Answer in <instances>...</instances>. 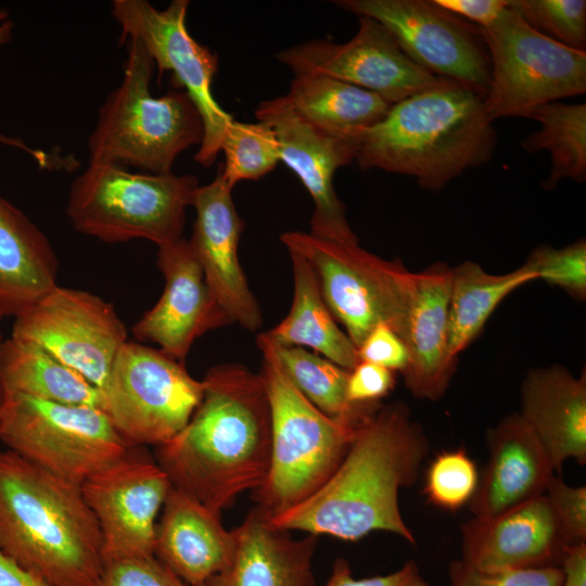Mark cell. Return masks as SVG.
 I'll use <instances>...</instances> for the list:
<instances>
[{"label":"cell","instance_id":"37","mask_svg":"<svg viewBox=\"0 0 586 586\" xmlns=\"http://www.w3.org/2000/svg\"><path fill=\"white\" fill-rule=\"evenodd\" d=\"M447 586H561L563 571L559 565L485 572L463 562H450Z\"/></svg>","mask_w":586,"mask_h":586},{"label":"cell","instance_id":"16","mask_svg":"<svg viewBox=\"0 0 586 586\" xmlns=\"http://www.w3.org/2000/svg\"><path fill=\"white\" fill-rule=\"evenodd\" d=\"M359 17L356 35L345 43L314 39L277 54L294 76L321 75L373 92L394 104L432 85L438 76L412 61L378 21Z\"/></svg>","mask_w":586,"mask_h":586},{"label":"cell","instance_id":"33","mask_svg":"<svg viewBox=\"0 0 586 586\" xmlns=\"http://www.w3.org/2000/svg\"><path fill=\"white\" fill-rule=\"evenodd\" d=\"M220 152L225 154V164L219 174L231 189L239 181L260 179L280 162L276 133L259 120L233 119L225 132Z\"/></svg>","mask_w":586,"mask_h":586},{"label":"cell","instance_id":"41","mask_svg":"<svg viewBox=\"0 0 586 586\" xmlns=\"http://www.w3.org/2000/svg\"><path fill=\"white\" fill-rule=\"evenodd\" d=\"M395 372L375 364L359 361L349 371L346 395L353 404H375L395 386Z\"/></svg>","mask_w":586,"mask_h":586},{"label":"cell","instance_id":"24","mask_svg":"<svg viewBox=\"0 0 586 586\" xmlns=\"http://www.w3.org/2000/svg\"><path fill=\"white\" fill-rule=\"evenodd\" d=\"M522 420L534 433L555 471L573 459L586 462V374L564 366L534 368L521 383Z\"/></svg>","mask_w":586,"mask_h":586},{"label":"cell","instance_id":"48","mask_svg":"<svg viewBox=\"0 0 586 586\" xmlns=\"http://www.w3.org/2000/svg\"><path fill=\"white\" fill-rule=\"evenodd\" d=\"M2 318H4V317L0 314V322H1ZM1 342H2V340H1V335H0V344H1ZM4 396H5V390L3 387V384H2V381H1V378H0V409H1L2 403L4 400Z\"/></svg>","mask_w":586,"mask_h":586},{"label":"cell","instance_id":"29","mask_svg":"<svg viewBox=\"0 0 586 586\" xmlns=\"http://www.w3.org/2000/svg\"><path fill=\"white\" fill-rule=\"evenodd\" d=\"M0 378L7 392L100 408L101 391L41 346L10 336L0 344Z\"/></svg>","mask_w":586,"mask_h":586},{"label":"cell","instance_id":"32","mask_svg":"<svg viewBox=\"0 0 586 586\" xmlns=\"http://www.w3.org/2000/svg\"><path fill=\"white\" fill-rule=\"evenodd\" d=\"M258 335L293 385L329 417L358 424L381 406V403L353 404L347 399L348 370L303 347L278 345L264 333Z\"/></svg>","mask_w":586,"mask_h":586},{"label":"cell","instance_id":"40","mask_svg":"<svg viewBox=\"0 0 586 586\" xmlns=\"http://www.w3.org/2000/svg\"><path fill=\"white\" fill-rule=\"evenodd\" d=\"M359 361L379 365L392 371H403L408 364V351L403 339L390 327H375L357 347Z\"/></svg>","mask_w":586,"mask_h":586},{"label":"cell","instance_id":"20","mask_svg":"<svg viewBox=\"0 0 586 586\" xmlns=\"http://www.w3.org/2000/svg\"><path fill=\"white\" fill-rule=\"evenodd\" d=\"M461 560L485 571L561 566L566 545L546 495L460 528Z\"/></svg>","mask_w":586,"mask_h":586},{"label":"cell","instance_id":"5","mask_svg":"<svg viewBox=\"0 0 586 586\" xmlns=\"http://www.w3.org/2000/svg\"><path fill=\"white\" fill-rule=\"evenodd\" d=\"M126 42L123 79L100 106L88 139L89 162L169 174L180 153L201 144L202 117L183 90L153 97L154 62L138 39Z\"/></svg>","mask_w":586,"mask_h":586},{"label":"cell","instance_id":"25","mask_svg":"<svg viewBox=\"0 0 586 586\" xmlns=\"http://www.w3.org/2000/svg\"><path fill=\"white\" fill-rule=\"evenodd\" d=\"M233 533L235 547L229 564L204 586H315L318 536L295 539L256 506Z\"/></svg>","mask_w":586,"mask_h":586},{"label":"cell","instance_id":"28","mask_svg":"<svg viewBox=\"0 0 586 586\" xmlns=\"http://www.w3.org/2000/svg\"><path fill=\"white\" fill-rule=\"evenodd\" d=\"M537 277L525 264L501 275L485 271L466 260L451 267L448 304L447 356L457 366L458 356L481 334L498 305L514 290Z\"/></svg>","mask_w":586,"mask_h":586},{"label":"cell","instance_id":"23","mask_svg":"<svg viewBox=\"0 0 586 586\" xmlns=\"http://www.w3.org/2000/svg\"><path fill=\"white\" fill-rule=\"evenodd\" d=\"M451 267L438 262L416 272V290L403 341L405 385L418 399L435 402L449 386L456 365L447 356Z\"/></svg>","mask_w":586,"mask_h":586},{"label":"cell","instance_id":"10","mask_svg":"<svg viewBox=\"0 0 586 586\" xmlns=\"http://www.w3.org/2000/svg\"><path fill=\"white\" fill-rule=\"evenodd\" d=\"M203 388L184 362L127 341L101 390L100 409L130 447H157L187 425Z\"/></svg>","mask_w":586,"mask_h":586},{"label":"cell","instance_id":"3","mask_svg":"<svg viewBox=\"0 0 586 586\" xmlns=\"http://www.w3.org/2000/svg\"><path fill=\"white\" fill-rule=\"evenodd\" d=\"M484 97L448 78L391 105L374 125L346 133L361 169L413 177L441 190L468 169L488 163L497 132Z\"/></svg>","mask_w":586,"mask_h":586},{"label":"cell","instance_id":"7","mask_svg":"<svg viewBox=\"0 0 586 586\" xmlns=\"http://www.w3.org/2000/svg\"><path fill=\"white\" fill-rule=\"evenodd\" d=\"M198 188L192 175L131 173L89 162L71 186L66 215L78 232L100 241L143 239L161 246L182 238Z\"/></svg>","mask_w":586,"mask_h":586},{"label":"cell","instance_id":"15","mask_svg":"<svg viewBox=\"0 0 586 586\" xmlns=\"http://www.w3.org/2000/svg\"><path fill=\"white\" fill-rule=\"evenodd\" d=\"M171 486L144 447H130L80 485L101 531L104 564L154 556L156 518Z\"/></svg>","mask_w":586,"mask_h":586},{"label":"cell","instance_id":"44","mask_svg":"<svg viewBox=\"0 0 586 586\" xmlns=\"http://www.w3.org/2000/svg\"><path fill=\"white\" fill-rule=\"evenodd\" d=\"M561 569V586H586V544L566 547Z\"/></svg>","mask_w":586,"mask_h":586},{"label":"cell","instance_id":"21","mask_svg":"<svg viewBox=\"0 0 586 586\" xmlns=\"http://www.w3.org/2000/svg\"><path fill=\"white\" fill-rule=\"evenodd\" d=\"M488 460L469 507L473 517L504 512L545 494L555 469L518 412L487 432Z\"/></svg>","mask_w":586,"mask_h":586},{"label":"cell","instance_id":"2","mask_svg":"<svg viewBox=\"0 0 586 586\" xmlns=\"http://www.w3.org/2000/svg\"><path fill=\"white\" fill-rule=\"evenodd\" d=\"M429 453L422 426L403 402L382 405L357 426L331 477L309 498L270 519L282 530L356 542L375 531L416 537L399 508Z\"/></svg>","mask_w":586,"mask_h":586},{"label":"cell","instance_id":"47","mask_svg":"<svg viewBox=\"0 0 586 586\" xmlns=\"http://www.w3.org/2000/svg\"><path fill=\"white\" fill-rule=\"evenodd\" d=\"M14 22L5 9H0V47L10 42L13 37Z\"/></svg>","mask_w":586,"mask_h":586},{"label":"cell","instance_id":"8","mask_svg":"<svg viewBox=\"0 0 586 586\" xmlns=\"http://www.w3.org/2000/svg\"><path fill=\"white\" fill-rule=\"evenodd\" d=\"M289 252L314 269L323 300L358 347L378 326L402 339L416 290V272L399 258L386 260L358 244L322 239L302 231L280 235Z\"/></svg>","mask_w":586,"mask_h":586},{"label":"cell","instance_id":"27","mask_svg":"<svg viewBox=\"0 0 586 586\" xmlns=\"http://www.w3.org/2000/svg\"><path fill=\"white\" fill-rule=\"evenodd\" d=\"M292 260L294 293L289 314L264 334L282 346H307L351 371L359 362L357 347L337 326L321 294L313 267L298 254Z\"/></svg>","mask_w":586,"mask_h":586},{"label":"cell","instance_id":"36","mask_svg":"<svg viewBox=\"0 0 586 586\" xmlns=\"http://www.w3.org/2000/svg\"><path fill=\"white\" fill-rule=\"evenodd\" d=\"M525 265L542 279L556 285L573 298L586 300V241L556 249L540 245L528 255Z\"/></svg>","mask_w":586,"mask_h":586},{"label":"cell","instance_id":"9","mask_svg":"<svg viewBox=\"0 0 586 586\" xmlns=\"http://www.w3.org/2000/svg\"><path fill=\"white\" fill-rule=\"evenodd\" d=\"M0 441L24 459L78 486L130 448L98 407L7 391L0 409Z\"/></svg>","mask_w":586,"mask_h":586},{"label":"cell","instance_id":"38","mask_svg":"<svg viewBox=\"0 0 586 586\" xmlns=\"http://www.w3.org/2000/svg\"><path fill=\"white\" fill-rule=\"evenodd\" d=\"M545 495L566 547L586 544V486H571L555 474Z\"/></svg>","mask_w":586,"mask_h":586},{"label":"cell","instance_id":"39","mask_svg":"<svg viewBox=\"0 0 586 586\" xmlns=\"http://www.w3.org/2000/svg\"><path fill=\"white\" fill-rule=\"evenodd\" d=\"M99 586H191L155 556L111 561L104 564Z\"/></svg>","mask_w":586,"mask_h":586},{"label":"cell","instance_id":"22","mask_svg":"<svg viewBox=\"0 0 586 586\" xmlns=\"http://www.w3.org/2000/svg\"><path fill=\"white\" fill-rule=\"evenodd\" d=\"M156 524L154 556L191 586H204L230 562L233 530L219 513L171 486Z\"/></svg>","mask_w":586,"mask_h":586},{"label":"cell","instance_id":"14","mask_svg":"<svg viewBox=\"0 0 586 586\" xmlns=\"http://www.w3.org/2000/svg\"><path fill=\"white\" fill-rule=\"evenodd\" d=\"M11 336L41 346L100 391L128 341L111 303L58 284L14 317Z\"/></svg>","mask_w":586,"mask_h":586},{"label":"cell","instance_id":"19","mask_svg":"<svg viewBox=\"0 0 586 586\" xmlns=\"http://www.w3.org/2000/svg\"><path fill=\"white\" fill-rule=\"evenodd\" d=\"M231 192L220 174L208 184L199 186L191 205L195 220L188 241L208 288L231 322L256 331L263 317L239 262L238 246L244 221L235 209Z\"/></svg>","mask_w":586,"mask_h":586},{"label":"cell","instance_id":"26","mask_svg":"<svg viewBox=\"0 0 586 586\" xmlns=\"http://www.w3.org/2000/svg\"><path fill=\"white\" fill-rule=\"evenodd\" d=\"M59 262L44 233L0 194V314L13 316L56 283Z\"/></svg>","mask_w":586,"mask_h":586},{"label":"cell","instance_id":"46","mask_svg":"<svg viewBox=\"0 0 586 586\" xmlns=\"http://www.w3.org/2000/svg\"><path fill=\"white\" fill-rule=\"evenodd\" d=\"M0 144L21 150L33 157L41 168L52 169L60 168L63 164L62 157H55L42 150L28 145L25 141L17 137L8 136L0 132Z\"/></svg>","mask_w":586,"mask_h":586},{"label":"cell","instance_id":"43","mask_svg":"<svg viewBox=\"0 0 586 586\" xmlns=\"http://www.w3.org/2000/svg\"><path fill=\"white\" fill-rule=\"evenodd\" d=\"M433 2L480 28L491 26L509 4V0H433Z\"/></svg>","mask_w":586,"mask_h":586},{"label":"cell","instance_id":"17","mask_svg":"<svg viewBox=\"0 0 586 586\" xmlns=\"http://www.w3.org/2000/svg\"><path fill=\"white\" fill-rule=\"evenodd\" d=\"M255 116L273 129L280 162L291 168L313 199L315 208L309 233L358 244V238L347 221L345 205L333 187L335 171L355 161L349 136L346 132L327 131L308 123L283 95L263 101Z\"/></svg>","mask_w":586,"mask_h":586},{"label":"cell","instance_id":"34","mask_svg":"<svg viewBox=\"0 0 586 586\" xmlns=\"http://www.w3.org/2000/svg\"><path fill=\"white\" fill-rule=\"evenodd\" d=\"M479 479L476 466L464 449L443 450L428 467L423 494L433 506L455 511L470 504Z\"/></svg>","mask_w":586,"mask_h":586},{"label":"cell","instance_id":"1","mask_svg":"<svg viewBox=\"0 0 586 586\" xmlns=\"http://www.w3.org/2000/svg\"><path fill=\"white\" fill-rule=\"evenodd\" d=\"M187 425L156 447L174 487L221 514L268 473L271 413L262 373L241 364L211 368Z\"/></svg>","mask_w":586,"mask_h":586},{"label":"cell","instance_id":"12","mask_svg":"<svg viewBox=\"0 0 586 586\" xmlns=\"http://www.w3.org/2000/svg\"><path fill=\"white\" fill-rule=\"evenodd\" d=\"M188 8V0H173L164 10L146 0H114L112 15L120 26L119 41L138 39L151 55L158 77L171 72L176 88L182 89L194 103L204 128L194 160L207 167L219 154L233 117L213 95L218 59L190 35L186 26Z\"/></svg>","mask_w":586,"mask_h":586},{"label":"cell","instance_id":"31","mask_svg":"<svg viewBox=\"0 0 586 586\" xmlns=\"http://www.w3.org/2000/svg\"><path fill=\"white\" fill-rule=\"evenodd\" d=\"M524 118L540 123V129L521 141V148L530 153L547 150L551 155V168L543 182L546 190L570 178L578 183L586 179V104L547 102L528 112Z\"/></svg>","mask_w":586,"mask_h":586},{"label":"cell","instance_id":"35","mask_svg":"<svg viewBox=\"0 0 586 586\" xmlns=\"http://www.w3.org/2000/svg\"><path fill=\"white\" fill-rule=\"evenodd\" d=\"M509 7L539 34L586 51L585 0H509Z\"/></svg>","mask_w":586,"mask_h":586},{"label":"cell","instance_id":"13","mask_svg":"<svg viewBox=\"0 0 586 586\" xmlns=\"http://www.w3.org/2000/svg\"><path fill=\"white\" fill-rule=\"evenodd\" d=\"M336 7L381 23L418 65L486 97L491 61L480 27L433 0H336Z\"/></svg>","mask_w":586,"mask_h":586},{"label":"cell","instance_id":"11","mask_svg":"<svg viewBox=\"0 0 586 586\" xmlns=\"http://www.w3.org/2000/svg\"><path fill=\"white\" fill-rule=\"evenodd\" d=\"M480 29L492 69L484 99L491 120L524 118L538 105L586 92V51L534 30L509 4L491 26Z\"/></svg>","mask_w":586,"mask_h":586},{"label":"cell","instance_id":"18","mask_svg":"<svg viewBox=\"0 0 586 586\" xmlns=\"http://www.w3.org/2000/svg\"><path fill=\"white\" fill-rule=\"evenodd\" d=\"M156 264L165 279L164 292L131 331L137 340L153 342L184 362L198 337L232 322L208 288L188 240L158 246Z\"/></svg>","mask_w":586,"mask_h":586},{"label":"cell","instance_id":"4","mask_svg":"<svg viewBox=\"0 0 586 586\" xmlns=\"http://www.w3.org/2000/svg\"><path fill=\"white\" fill-rule=\"evenodd\" d=\"M0 550L51 586H99L102 535L80 486L0 449Z\"/></svg>","mask_w":586,"mask_h":586},{"label":"cell","instance_id":"45","mask_svg":"<svg viewBox=\"0 0 586 586\" xmlns=\"http://www.w3.org/2000/svg\"><path fill=\"white\" fill-rule=\"evenodd\" d=\"M0 586H51L0 550Z\"/></svg>","mask_w":586,"mask_h":586},{"label":"cell","instance_id":"42","mask_svg":"<svg viewBox=\"0 0 586 586\" xmlns=\"http://www.w3.org/2000/svg\"><path fill=\"white\" fill-rule=\"evenodd\" d=\"M324 586H430L413 560L406 561L398 570L365 578H356L347 560L337 558Z\"/></svg>","mask_w":586,"mask_h":586},{"label":"cell","instance_id":"6","mask_svg":"<svg viewBox=\"0 0 586 586\" xmlns=\"http://www.w3.org/2000/svg\"><path fill=\"white\" fill-rule=\"evenodd\" d=\"M271 413L268 473L253 499L269 518L313 496L334 473L358 424L329 417L289 380L275 354L258 335Z\"/></svg>","mask_w":586,"mask_h":586},{"label":"cell","instance_id":"30","mask_svg":"<svg viewBox=\"0 0 586 586\" xmlns=\"http://www.w3.org/2000/svg\"><path fill=\"white\" fill-rule=\"evenodd\" d=\"M305 120L331 132L374 125L391 103L357 86L321 75H297L283 95Z\"/></svg>","mask_w":586,"mask_h":586}]
</instances>
